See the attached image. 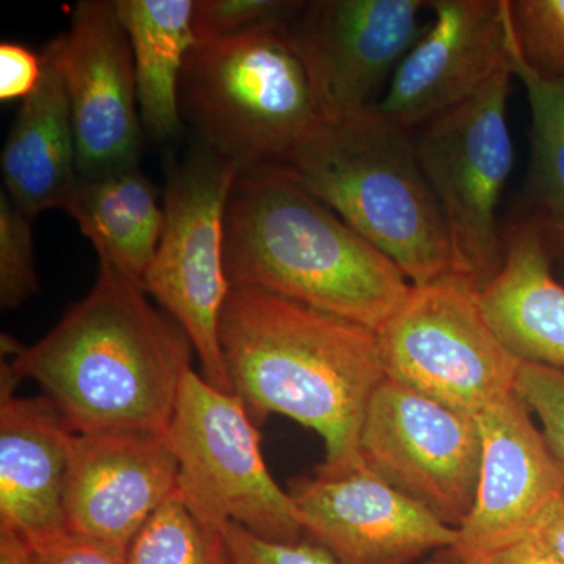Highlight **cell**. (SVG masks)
<instances>
[{
    "label": "cell",
    "instance_id": "1",
    "mask_svg": "<svg viewBox=\"0 0 564 564\" xmlns=\"http://www.w3.org/2000/svg\"><path fill=\"white\" fill-rule=\"evenodd\" d=\"M193 347L140 284L99 261L91 291L46 336L2 334V358L39 384L74 433H169Z\"/></svg>",
    "mask_w": 564,
    "mask_h": 564
},
{
    "label": "cell",
    "instance_id": "2",
    "mask_svg": "<svg viewBox=\"0 0 564 564\" xmlns=\"http://www.w3.org/2000/svg\"><path fill=\"white\" fill-rule=\"evenodd\" d=\"M220 345L232 392L256 425L284 415L325 444L322 469L362 463L367 404L386 378L377 333L273 293L231 288Z\"/></svg>",
    "mask_w": 564,
    "mask_h": 564
},
{
    "label": "cell",
    "instance_id": "3",
    "mask_svg": "<svg viewBox=\"0 0 564 564\" xmlns=\"http://www.w3.org/2000/svg\"><path fill=\"white\" fill-rule=\"evenodd\" d=\"M231 288L273 293L378 333L410 295L406 274L282 165L247 166L225 221Z\"/></svg>",
    "mask_w": 564,
    "mask_h": 564
},
{
    "label": "cell",
    "instance_id": "4",
    "mask_svg": "<svg viewBox=\"0 0 564 564\" xmlns=\"http://www.w3.org/2000/svg\"><path fill=\"white\" fill-rule=\"evenodd\" d=\"M285 169L413 285L456 274L443 210L423 173L414 135L375 107L323 121Z\"/></svg>",
    "mask_w": 564,
    "mask_h": 564
},
{
    "label": "cell",
    "instance_id": "5",
    "mask_svg": "<svg viewBox=\"0 0 564 564\" xmlns=\"http://www.w3.org/2000/svg\"><path fill=\"white\" fill-rule=\"evenodd\" d=\"M181 111L198 143L242 165H284L325 120L288 21L198 41L185 61Z\"/></svg>",
    "mask_w": 564,
    "mask_h": 564
},
{
    "label": "cell",
    "instance_id": "6",
    "mask_svg": "<svg viewBox=\"0 0 564 564\" xmlns=\"http://www.w3.org/2000/svg\"><path fill=\"white\" fill-rule=\"evenodd\" d=\"M166 437L177 462V497L204 525L237 524L265 540L302 541L296 505L270 474L258 425L236 393L191 367Z\"/></svg>",
    "mask_w": 564,
    "mask_h": 564
},
{
    "label": "cell",
    "instance_id": "7",
    "mask_svg": "<svg viewBox=\"0 0 564 564\" xmlns=\"http://www.w3.org/2000/svg\"><path fill=\"white\" fill-rule=\"evenodd\" d=\"M243 166L196 144L173 166L163 193L165 229L141 288L191 340L203 377L234 393L220 345L231 284L226 274L225 221Z\"/></svg>",
    "mask_w": 564,
    "mask_h": 564
},
{
    "label": "cell",
    "instance_id": "8",
    "mask_svg": "<svg viewBox=\"0 0 564 564\" xmlns=\"http://www.w3.org/2000/svg\"><path fill=\"white\" fill-rule=\"evenodd\" d=\"M513 76L510 63L477 95L414 135L419 162L443 210L455 272L480 291L503 259L497 209L514 163L507 115Z\"/></svg>",
    "mask_w": 564,
    "mask_h": 564
},
{
    "label": "cell",
    "instance_id": "9",
    "mask_svg": "<svg viewBox=\"0 0 564 564\" xmlns=\"http://www.w3.org/2000/svg\"><path fill=\"white\" fill-rule=\"evenodd\" d=\"M386 378L478 417L514 392L519 362L486 321L480 289L451 274L413 285L377 333Z\"/></svg>",
    "mask_w": 564,
    "mask_h": 564
},
{
    "label": "cell",
    "instance_id": "10",
    "mask_svg": "<svg viewBox=\"0 0 564 564\" xmlns=\"http://www.w3.org/2000/svg\"><path fill=\"white\" fill-rule=\"evenodd\" d=\"M481 448L477 417L391 378L375 389L359 433L366 466L456 530L474 508Z\"/></svg>",
    "mask_w": 564,
    "mask_h": 564
},
{
    "label": "cell",
    "instance_id": "11",
    "mask_svg": "<svg viewBox=\"0 0 564 564\" xmlns=\"http://www.w3.org/2000/svg\"><path fill=\"white\" fill-rule=\"evenodd\" d=\"M481 466L473 511L448 554L475 560L543 532L564 511V462L513 392L477 417Z\"/></svg>",
    "mask_w": 564,
    "mask_h": 564
},
{
    "label": "cell",
    "instance_id": "12",
    "mask_svg": "<svg viewBox=\"0 0 564 564\" xmlns=\"http://www.w3.org/2000/svg\"><path fill=\"white\" fill-rule=\"evenodd\" d=\"M425 0H310L288 21L326 121L377 106L375 96L423 31Z\"/></svg>",
    "mask_w": 564,
    "mask_h": 564
},
{
    "label": "cell",
    "instance_id": "13",
    "mask_svg": "<svg viewBox=\"0 0 564 564\" xmlns=\"http://www.w3.org/2000/svg\"><path fill=\"white\" fill-rule=\"evenodd\" d=\"M291 496L304 534L340 564H413L451 551L458 530L375 474L366 463L345 470L318 467Z\"/></svg>",
    "mask_w": 564,
    "mask_h": 564
},
{
    "label": "cell",
    "instance_id": "14",
    "mask_svg": "<svg viewBox=\"0 0 564 564\" xmlns=\"http://www.w3.org/2000/svg\"><path fill=\"white\" fill-rule=\"evenodd\" d=\"M61 39L79 177L95 180L139 166L135 66L117 0H82Z\"/></svg>",
    "mask_w": 564,
    "mask_h": 564
},
{
    "label": "cell",
    "instance_id": "15",
    "mask_svg": "<svg viewBox=\"0 0 564 564\" xmlns=\"http://www.w3.org/2000/svg\"><path fill=\"white\" fill-rule=\"evenodd\" d=\"M432 21L393 70L375 109L411 129L477 95L507 66V0H432Z\"/></svg>",
    "mask_w": 564,
    "mask_h": 564
},
{
    "label": "cell",
    "instance_id": "16",
    "mask_svg": "<svg viewBox=\"0 0 564 564\" xmlns=\"http://www.w3.org/2000/svg\"><path fill=\"white\" fill-rule=\"evenodd\" d=\"M176 488V456L165 434L74 433L63 499L66 529L128 547Z\"/></svg>",
    "mask_w": 564,
    "mask_h": 564
},
{
    "label": "cell",
    "instance_id": "17",
    "mask_svg": "<svg viewBox=\"0 0 564 564\" xmlns=\"http://www.w3.org/2000/svg\"><path fill=\"white\" fill-rule=\"evenodd\" d=\"M21 378L0 361V529L29 544L68 532L65 480L73 430L50 399L18 395Z\"/></svg>",
    "mask_w": 564,
    "mask_h": 564
},
{
    "label": "cell",
    "instance_id": "18",
    "mask_svg": "<svg viewBox=\"0 0 564 564\" xmlns=\"http://www.w3.org/2000/svg\"><path fill=\"white\" fill-rule=\"evenodd\" d=\"M502 237V265L480 291L486 321L519 362L564 370V284L552 273L547 232L527 215Z\"/></svg>",
    "mask_w": 564,
    "mask_h": 564
},
{
    "label": "cell",
    "instance_id": "19",
    "mask_svg": "<svg viewBox=\"0 0 564 564\" xmlns=\"http://www.w3.org/2000/svg\"><path fill=\"white\" fill-rule=\"evenodd\" d=\"M35 90L22 99L2 151L7 193L35 220L51 209H68L77 184V143L62 61V39L41 54Z\"/></svg>",
    "mask_w": 564,
    "mask_h": 564
},
{
    "label": "cell",
    "instance_id": "20",
    "mask_svg": "<svg viewBox=\"0 0 564 564\" xmlns=\"http://www.w3.org/2000/svg\"><path fill=\"white\" fill-rule=\"evenodd\" d=\"M99 261L141 285L163 229L165 207L140 166L77 184L68 209Z\"/></svg>",
    "mask_w": 564,
    "mask_h": 564
},
{
    "label": "cell",
    "instance_id": "21",
    "mask_svg": "<svg viewBox=\"0 0 564 564\" xmlns=\"http://www.w3.org/2000/svg\"><path fill=\"white\" fill-rule=\"evenodd\" d=\"M135 66L141 122L154 139L181 131V79L196 44L195 0H117Z\"/></svg>",
    "mask_w": 564,
    "mask_h": 564
},
{
    "label": "cell",
    "instance_id": "22",
    "mask_svg": "<svg viewBox=\"0 0 564 564\" xmlns=\"http://www.w3.org/2000/svg\"><path fill=\"white\" fill-rule=\"evenodd\" d=\"M508 51L532 115V154L525 185L527 199L532 204L529 217L543 225L549 239L564 240V77H547L530 66L516 50L510 25Z\"/></svg>",
    "mask_w": 564,
    "mask_h": 564
},
{
    "label": "cell",
    "instance_id": "23",
    "mask_svg": "<svg viewBox=\"0 0 564 564\" xmlns=\"http://www.w3.org/2000/svg\"><path fill=\"white\" fill-rule=\"evenodd\" d=\"M126 564H231L223 530L204 525L177 494L128 545Z\"/></svg>",
    "mask_w": 564,
    "mask_h": 564
},
{
    "label": "cell",
    "instance_id": "24",
    "mask_svg": "<svg viewBox=\"0 0 564 564\" xmlns=\"http://www.w3.org/2000/svg\"><path fill=\"white\" fill-rule=\"evenodd\" d=\"M516 50L547 77H564V0H507Z\"/></svg>",
    "mask_w": 564,
    "mask_h": 564
},
{
    "label": "cell",
    "instance_id": "25",
    "mask_svg": "<svg viewBox=\"0 0 564 564\" xmlns=\"http://www.w3.org/2000/svg\"><path fill=\"white\" fill-rule=\"evenodd\" d=\"M33 218L14 204L9 193L0 195V306L13 311L39 293Z\"/></svg>",
    "mask_w": 564,
    "mask_h": 564
},
{
    "label": "cell",
    "instance_id": "26",
    "mask_svg": "<svg viewBox=\"0 0 564 564\" xmlns=\"http://www.w3.org/2000/svg\"><path fill=\"white\" fill-rule=\"evenodd\" d=\"M300 3L293 0H195L196 43L231 39L262 25L289 21Z\"/></svg>",
    "mask_w": 564,
    "mask_h": 564
},
{
    "label": "cell",
    "instance_id": "27",
    "mask_svg": "<svg viewBox=\"0 0 564 564\" xmlns=\"http://www.w3.org/2000/svg\"><path fill=\"white\" fill-rule=\"evenodd\" d=\"M514 392L536 415L549 444L564 462V370L521 362Z\"/></svg>",
    "mask_w": 564,
    "mask_h": 564
},
{
    "label": "cell",
    "instance_id": "28",
    "mask_svg": "<svg viewBox=\"0 0 564 564\" xmlns=\"http://www.w3.org/2000/svg\"><path fill=\"white\" fill-rule=\"evenodd\" d=\"M231 564H340L314 541L280 543L237 524L223 529Z\"/></svg>",
    "mask_w": 564,
    "mask_h": 564
},
{
    "label": "cell",
    "instance_id": "29",
    "mask_svg": "<svg viewBox=\"0 0 564 564\" xmlns=\"http://www.w3.org/2000/svg\"><path fill=\"white\" fill-rule=\"evenodd\" d=\"M33 564H126L128 547L65 532L31 545Z\"/></svg>",
    "mask_w": 564,
    "mask_h": 564
},
{
    "label": "cell",
    "instance_id": "30",
    "mask_svg": "<svg viewBox=\"0 0 564 564\" xmlns=\"http://www.w3.org/2000/svg\"><path fill=\"white\" fill-rule=\"evenodd\" d=\"M41 55L20 43L0 44V99L3 102L25 99L39 85Z\"/></svg>",
    "mask_w": 564,
    "mask_h": 564
},
{
    "label": "cell",
    "instance_id": "31",
    "mask_svg": "<svg viewBox=\"0 0 564 564\" xmlns=\"http://www.w3.org/2000/svg\"><path fill=\"white\" fill-rule=\"evenodd\" d=\"M475 564H564V560L544 543L541 536L518 541L480 558L466 560Z\"/></svg>",
    "mask_w": 564,
    "mask_h": 564
},
{
    "label": "cell",
    "instance_id": "32",
    "mask_svg": "<svg viewBox=\"0 0 564 564\" xmlns=\"http://www.w3.org/2000/svg\"><path fill=\"white\" fill-rule=\"evenodd\" d=\"M0 564H33L31 544L13 530L0 529Z\"/></svg>",
    "mask_w": 564,
    "mask_h": 564
},
{
    "label": "cell",
    "instance_id": "33",
    "mask_svg": "<svg viewBox=\"0 0 564 564\" xmlns=\"http://www.w3.org/2000/svg\"><path fill=\"white\" fill-rule=\"evenodd\" d=\"M538 536L543 538L544 543L564 560V511L556 516L554 521L549 522Z\"/></svg>",
    "mask_w": 564,
    "mask_h": 564
},
{
    "label": "cell",
    "instance_id": "34",
    "mask_svg": "<svg viewBox=\"0 0 564 564\" xmlns=\"http://www.w3.org/2000/svg\"><path fill=\"white\" fill-rule=\"evenodd\" d=\"M422 564H475L473 562H466V560L456 558V556L451 554V558L448 560H432V562H426Z\"/></svg>",
    "mask_w": 564,
    "mask_h": 564
}]
</instances>
